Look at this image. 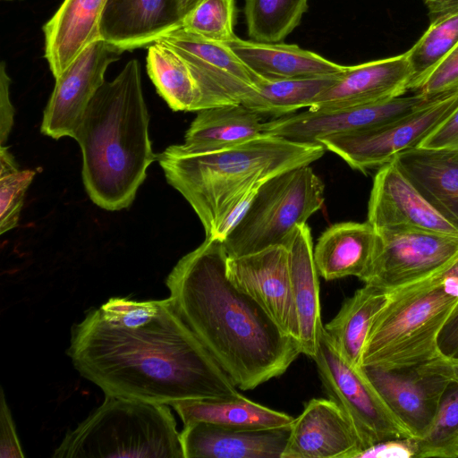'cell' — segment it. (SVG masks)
Here are the masks:
<instances>
[{
    "instance_id": "obj_12",
    "label": "cell",
    "mask_w": 458,
    "mask_h": 458,
    "mask_svg": "<svg viewBox=\"0 0 458 458\" xmlns=\"http://www.w3.org/2000/svg\"><path fill=\"white\" fill-rule=\"evenodd\" d=\"M432 99L415 93L374 105L331 110L309 109L265 122L263 133L296 142L316 143L327 136L359 132L395 122Z\"/></svg>"
},
{
    "instance_id": "obj_5",
    "label": "cell",
    "mask_w": 458,
    "mask_h": 458,
    "mask_svg": "<svg viewBox=\"0 0 458 458\" xmlns=\"http://www.w3.org/2000/svg\"><path fill=\"white\" fill-rule=\"evenodd\" d=\"M449 268L386 291L365 341L361 367L403 370L445 354L440 336L458 306V277Z\"/></svg>"
},
{
    "instance_id": "obj_22",
    "label": "cell",
    "mask_w": 458,
    "mask_h": 458,
    "mask_svg": "<svg viewBox=\"0 0 458 458\" xmlns=\"http://www.w3.org/2000/svg\"><path fill=\"white\" fill-rule=\"evenodd\" d=\"M285 246L289 254L301 353L313 359L324 325L321 319L318 272L314 261L312 236L308 225L297 226Z\"/></svg>"
},
{
    "instance_id": "obj_4",
    "label": "cell",
    "mask_w": 458,
    "mask_h": 458,
    "mask_svg": "<svg viewBox=\"0 0 458 458\" xmlns=\"http://www.w3.org/2000/svg\"><path fill=\"white\" fill-rule=\"evenodd\" d=\"M140 65L130 60L89 103L73 139L82 152V179L90 199L116 211L130 207L157 158L148 136Z\"/></svg>"
},
{
    "instance_id": "obj_25",
    "label": "cell",
    "mask_w": 458,
    "mask_h": 458,
    "mask_svg": "<svg viewBox=\"0 0 458 458\" xmlns=\"http://www.w3.org/2000/svg\"><path fill=\"white\" fill-rule=\"evenodd\" d=\"M377 241V232L368 221L331 225L313 250L318 275L327 281L350 276L360 280L370 265Z\"/></svg>"
},
{
    "instance_id": "obj_43",
    "label": "cell",
    "mask_w": 458,
    "mask_h": 458,
    "mask_svg": "<svg viewBox=\"0 0 458 458\" xmlns=\"http://www.w3.org/2000/svg\"><path fill=\"white\" fill-rule=\"evenodd\" d=\"M430 20L458 9V0H423Z\"/></svg>"
},
{
    "instance_id": "obj_10",
    "label": "cell",
    "mask_w": 458,
    "mask_h": 458,
    "mask_svg": "<svg viewBox=\"0 0 458 458\" xmlns=\"http://www.w3.org/2000/svg\"><path fill=\"white\" fill-rule=\"evenodd\" d=\"M458 259V236L416 230L379 231L360 281L385 291L432 276Z\"/></svg>"
},
{
    "instance_id": "obj_30",
    "label": "cell",
    "mask_w": 458,
    "mask_h": 458,
    "mask_svg": "<svg viewBox=\"0 0 458 458\" xmlns=\"http://www.w3.org/2000/svg\"><path fill=\"white\" fill-rule=\"evenodd\" d=\"M344 74V73H343ZM342 76H318L299 79H260L256 91L242 104L263 117L272 119L310 107L315 99L333 86Z\"/></svg>"
},
{
    "instance_id": "obj_1",
    "label": "cell",
    "mask_w": 458,
    "mask_h": 458,
    "mask_svg": "<svg viewBox=\"0 0 458 458\" xmlns=\"http://www.w3.org/2000/svg\"><path fill=\"white\" fill-rule=\"evenodd\" d=\"M66 353L105 395L169 406L242 395L169 298H110L72 327Z\"/></svg>"
},
{
    "instance_id": "obj_9",
    "label": "cell",
    "mask_w": 458,
    "mask_h": 458,
    "mask_svg": "<svg viewBox=\"0 0 458 458\" xmlns=\"http://www.w3.org/2000/svg\"><path fill=\"white\" fill-rule=\"evenodd\" d=\"M457 106L458 92L438 96L395 122L359 132L327 136L318 142L352 169L366 174L419 147Z\"/></svg>"
},
{
    "instance_id": "obj_16",
    "label": "cell",
    "mask_w": 458,
    "mask_h": 458,
    "mask_svg": "<svg viewBox=\"0 0 458 458\" xmlns=\"http://www.w3.org/2000/svg\"><path fill=\"white\" fill-rule=\"evenodd\" d=\"M364 451L341 408L330 399L313 398L294 418L282 458H354Z\"/></svg>"
},
{
    "instance_id": "obj_26",
    "label": "cell",
    "mask_w": 458,
    "mask_h": 458,
    "mask_svg": "<svg viewBox=\"0 0 458 458\" xmlns=\"http://www.w3.org/2000/svg\"><path fill=\"white\" fill-rule=\"evenodd\" d=\"M263 116L243 104L209 107L197 112L180 147L188 152L223 149L263 134Z\"/></svg>"
},
{
    "instance_id": "obj_14",
    "label": "cell",
    "mask_w": 458,
    "mask_h": 458,
    "mask_svg": "<svg viewBox=\"0 0 458 458\" xmlns=\"http://www.w3.org/2000/svg\"><path fill=\"white\" fill-rule=\"evenodd\" d=\"M226 269L235 285L253 297L284 333L299 341V320L286 246L228 257Z\"/></svg>"
},
{
    "instance_id": "obj_35",
    "label": "cell",
    "mask_w": 458,
    "mask_h": 458,
    "mask_svg": "<svg viewBox=\"0 0 458 458\" xmlns=\"http://www.w3.org/2000/svg\"><path fill=\"white\" fill-rule=\"evenodd\" d=\"M409 90L428 98L458 92V43L423 75L412 81Z\"/></svg>"
},
{
    "instance_id": "obj_6",
    "label": "cell",
    "mask_w": 458,
    "mask_h": 458,
    "mask_svg": "<svg viewBox=\"0 0 458 458\" xmlns=\"http://www.w3.org/2000/svg\"><path fill=\"white\" fill-rule=\"evenodd\" d=\"M55 458H184L167 404L106 395L103 403L66 433Z\"/></svg>"
},
{
    "instance_id": "obj_17",
    "label": "cell",
    "mask_w": 458,
    "mask_h": 458,
    "mask_svg": "<svg viewBox=\"0 0 458 458\" xmlns=\"http://www.w3.org/2000/svg\"><path fill=\"white\" fill-rule=\"evenodd\" d=\"M412 76L407 52L347 66L339 80L309 109H341L386 102L409 91Z\"/></svg>"
},
{
    "instance_id": "obj_40",
    "label": "cell",
    "mask_w": 458,
    "mask_h": 458,
    "mask_svg": "<svg viewBox=\"0 0 458 458\" xmlns=\"http://www.w3.org/2000/svg\"><path fill=\"white\" fill-rule=\"evenodd\" d=\"M6 68V64L3 61L0 65V141L2 146L8 140L14 117V108L10 99L11 79Z\"/></svg>"
},
{
    "instance_id": "obj_32",
    "label": "cell",
    "mask_w": 458,
    "mask_h": 458,
    "mask_svg": "<svg viewBox=\"0 0 458 458\" xmlns=\"http://www.w3.org/2000/svg\"><path fill=\"white\" fill-rule=\"evenodd\" d=\"M416 438V458H458V385L452 383L427 429Z\"/></svg>"
},
{
    "instance_id": "obj_38",
    "label": "cell",
    "mask_w": 458,
    "mask_h": 458,
    "mask_svg": "<svg viewBox=\"0 0 458 458\" xmlns=\"http://www.w3.org/2000/svg\"><path fill=\"white\" fill-rule=\"evenodd\" d=\"M419 147L458 150V106Z\"/></svg>"
},
{
    "instance_id": "obj_18",
    "label": "cell",
    "mask_w": 458,
    "mask_h": 458,
    "mask_svg": "<svg viewBox=\"0 0 458 458\" xmlns=\"http://www.w3.org/2000/svg\"><path fill=\"white\" fill-rule=\"evenodd\" d=\"M392 411L420 437L434 419L452 382L426 365L403 370L363 367Z\"/></svg>"
},
{
    "instance_id": "obj_31",
    "label": "cell",
    "mask_w": 458,
    "mask_h": 458,
    "mask_svg": "<svg viewBox=\"0 0 458 458\" xmlns=\"http://www.w3.org/2000/svg\"><path fill=\"white\" fill-rule=\"evenodd\" d=\"M308 0H245L248 35L266 43L283 41L301 22Z\"/></svg>"
},
{
    "instance_id": "obj_29",
    "label": "cell",
    "mask_w": 458,
    "mask_h": 458,
    "mask_svg": "<svg viewBox=\"0 0 458 458\" xmlns=\"http://www.w3.org/2000/svg\"><path fill=\"white\" fill-rule=\"evenodd\" d=\"M147 72L157 91L174 111L201 110L198 84L185 60L161 41L150 45L147 54Z\"/></svg>"
},
{
    "instance_id": "obj_2",
    "label": "cell",
    "mask_w": 458,
    "mask_h": 458,
    "mask_svg": "<svg viewBox=\"0 0 458 458\" xmlns=\"http://www.w3.org/2000/svg\"><path fill=\"white\" fill-rule=\"evenodd\" d=\"M224 242L206 237L166 277L169 300L236 387L283 375L301 353L265 309L227 275Z\"/></svg>"
},
{
    "instance_id": "obj_20",
    "label": "cell",
    "mask_w": 458,
    "mask_h": 458,
    "mask_svg": "<svg viewBox=\"0 0 458 458\" xmlns=\"http://www.w3.org/2000/svg\"><path fill=\"white\" fill-rule=\"evenodd\" d=\"M290 428L239 429L191 422L180 432L183 457L282 458Z\"/></svg>"
},
{
    "instance_id": "obj_45",
    "label": "cell",
    "mask_w": 458,
    "mask_h": 458,
    "mask_svg": "<svg viewBox=\"0 0 458 458\" xmlns=\"http://www.w3.org/2000/svg\"><path fill=\"white\" fill-rule=\"evenodd\" d=\"M4 1H12V0H4Z\"/></svg>"
},
{
    "instance_id": "obj_28",
    "label": "cell",
    "mask_w": 458,
    "mask_h": 458,
    "mask_svg": "<svg viewBox=\"0 0 458 458\" xmlns=\"http://www.w3.org/2000/svg\"><path fill=\"white\" fill-rule=\"evenodd\" d=\"M386 300V291L365 284L346 299L324 329L337 351L352 365L360 368L371 323Z\"/></svg>"
},
{
    "instance_id": "obj_21",
    "label": "cell",
    "mask_w": 458,
    "mask_h": 458,
    "mask_svg": "<svg viewBox=\"0 0 458 458\" xmlns=\"http://www.w3.org/2000/svg\"><path fill=\"white\" fill-rule=\"evenodd\" d=\"M107 0H64L43 27L45 58L56 79L92 43L102 39Z\"/></svg>"
},
{
    "instance_id": "obj_44",
    "label": "cell",
    "mask_w": 458,
    "mask_h": 458,
    "mask_svg": "<svg viewBox=\"0 0 458 458\" xmlns=\"http://www.w3.org/2000/svg\"><path fill=\"white\" fill-rule=\"evenodd\" d=\"M199 0H179L183 17L191 11Z\"/></svg>"
},
{
    "instance_id": "obj_19",
    "label": "cell",
    "mask_w": 458,
    "mask_h": 458,
    "mask_svg": "<svg viewBox=\"0 0 458 458\" xmlns=\"http://www.w3.org/2000/svg\"><path fill=\"white\" fill-rule=\"evenodd\" d=\"M182 19L179 0H107L101 38L123 52L148 47L181 28Z\"/></svg>"
},
{
    "instance_id": "obj_3",
    "label": "cell",
    "mask_w": 458,
    "mask_h": 458,
    "mask_svg": "<svg viewBox=\"0 0 458 458\" xmlns=\"http://www.w3.org/2000/svg\"><path fill=\"white\" fill-rule=\"evenodd\" d=\"M318 142L303 143L267 133L208 152L169 146L157 159L166 181L191 206L206 237L224 242L268 179L308 165L325 154Z\"/></svg>"
},
{
    "instance_id": "obj_15",
    "label": "cell",
    "mask_w": 458,
    "mask_h": 458,
    "mask_svg": "<svg viewBox=\"0 0 458 458\" xmlns=\"http://www.w3.org/2000/svg\"><path fill=\"white\" fill-rule=\"evenodd\" d=\"M367 221L377 232L416 230L458 236V229L422 197L394 159L374 176Z\"/></svg>"
},
{
    "instance_id": "obj_27",
    "label": "cell",
    "mask_w": 458,
    "mask_h": 458,
    "mask_svg": "<svg viewBox=\"0 0 458 458\" xmlns=\"http://www.w3.org/2000/svg\"><path fill=\"white\" fill-rule=\"evenodd\" d=\"M183 425L203 421L239 429L290 427L294 418L257 403L242 394L224 399L185 400L172 403Z\"/></svg>"
},
{
    "instance_id": "obj_11",
    "label": "cell",
    "mask_w": 458,
    "mask_h": 458,
    "mask_svg": "<svg viewBox=\"0 0 458 458\" xmlns=\"http://www.w3.org/2000/svg\"><path fill=\"white\" fill-rule=\"evenodd\" d=\"M187 63L201 96V110L242 104L261 77L252 72L225 43L204 39L179 28L160 40Z\"/></svg>"
},
{
    "instance_id": "obj_37",
    "label": "cell",
    "mask_w": 458,
    "mask_h": 458,
    "mask_svg": "<svg viewBox=\"0 0 458 458\" xmlns=\"http://www.w3.org/2000/svg\"><path fill=\"white\" fill-rule=\"evenodd\" d=\"M0 457H24L3 388L0 398Z\"/></svg>"
},
{
    "instance_id": "obj_41",
    "label": "cell",
    "mask_w": 458,
    "mask_h": 458,
    "mask_svg": "<svg viewBox=\"0 0 458 458\" xmlns=\"http://www.w3.org/2000/svg\"><path fill=\"white\" fill-rule=\"evenodd\" d=\"M440 348L448 356L458 355V306L443 329Z\"/></svg>"
},
{
    "instance_id": "obj_24",
    "label": "cell",
    "mask_w": 458,
    "mask_h": 458,
    "mask_svg": "<svg viewBox=\"0 0 458 458\" xmlns=\"http://www.w3.org/2000/svg\"><path fill=\"white\" fill-rule=\"evenodd\" d=\"M227 45L252 72L267 80L340 75L347 68L294 44L258 42L235 37Z\"/></svg>"
},
{
    "instance_id": "obj_7",
    "label": "cell",
    "mask_w": 458,
    "mask_h": 458,
    "mask_svg": "<svg viewBox=\"0 0 458 458\" xmlns=\"http://www.w3.org/2000/svg\"><path fill=\"white\" fill-rule=\"evenodd\" d=\"M324 191L310 165L268 179L224 240L228 257L285 246L294 229L323 207Z\"/></svg>"
},
{
    "instance_id": "obj_8",
    "label": "cell",
    "mask_w": 458,
    "mask_h": 458,
    "mask_svg": "<svg viewBox=\"0 0 458 458\" xmlns=\"http://www.w3.org/2000/svg\"><path fill=\"white\" fill-rule=\"evenodd\" d=\"M312 360L328 398L341 408L353 425L365 451L387 439L415 437L386 403L363 367L358 368L348 362L325 329Z\"/></svg>"
},
{
    "instance_id": "obj_36",
    "label": "cell",
    "mask_w": 458,
    "mask_h": 458,
    "mask_svg": "<svg viewBox=\"0 0 458 458\" xmlns=\"http://www.w3.org/2000/svg\"><path fill=\"white\" fill-rule=\"evenodd\" d=\"M36 172L20 170L0 174V233L14 228L19 221L25 192Z\"/></svg>"
},
{
    "instance_id": "obj_39",
    "label": "cell",
    "mask_w": 458,
    "mask_h": 458,
    "mask_svg": "<svg viewBox=\"0 0 458 458\" xmlns=\"http://www.w3.org/2000/svg\"><path fill=\"white\" fill-rule=\"evenodd\" d=\"M417 451L415 437L393 438L371 446L360 457L416 458Z\"/></svg>"
},
{
    "instance_id": "obj_13",
    "label": "cell",
    "mask_w": 458,
    "mask_h": 458,
    "mask_svg": "<svg viewBox=\"0 0 458 458\" xmlns=\"http://www.w3.org/2000/svg\"><path fill=\"white\" fill-rule=\"evenodd\" d=\"M123 53L103 39L89 45L55 79L44 111L41 132L55 140L73 138L89 103L106 81V71Z\"/></svg>"
},
{
    "instance_id": "obj_33",
    "label": "cell",
    "mask_w": 458,
    "mask_h": 458,
    "mask_svg": "<svg viewBox=\"0 0 458 458\" xmlns=\"http://www.w3.org/2000/svg\"><path fill=\"white\" fill-rule=\"evenodd\" d=\"M457 43L458 9L430 20L427 30L406 51L413 72L411 82L434 66Z\"/></svg>"
},
{
    "instance_id": "obj_23",
    "label": "cell",
    "mask_w": 458,
    "mask_h": 458,
    "mask_svg": "<svg viewBox=\"0 0 458 458\" xmlns=\"http://www.w3.org/2000/svg\"><path fill=\"white\" fill-rule=\"evenodd\" d=\"M394 160L422 197L458 229V150L417 147Z\"/></svg>"
},
{
    "instance_id": "obj_34",
    "label": "cell",
    "mask_w": 458,
    "mask_h": 458,
    "mask_svg": "<svg viewBox=\"0 0 458 458\" xmlns=\"http://www.w3.org/2000/svg\"><path fill=\"white\" fill-rule=\"evenodd\" d=\"M234 0H199L183 17L181 28L204 39L225 43L235 37Z\"/></svg>"
},
{
    "instance_id": "obj_42",
    "label": "cell",
    "mask_w": 458,
    "mask_h": 458,
    "mask_svg": "<svg viewBox=\"0 0 458 458\" xmlns=\"http://www.w3.org/2000/svg\"><path fill=\"white\" fill-rule=\"evenodd\" d=\"M426 366L448 378L452 383L458 385V355L448 356L444 354L439 359L426 364Z\"/></svg>"
}]
</instances>
